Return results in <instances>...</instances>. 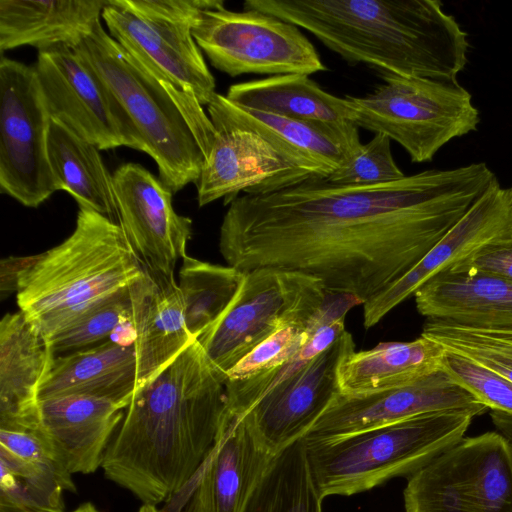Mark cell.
Returning <instances> with one entry per match:
<instances>
[{"label":"cell","instance_id":"cell-11","mask_svg":"<svg viewBox=\"0 0 512 512\" xmlns=\"http://www.w3.org/2000/svg\"><path fill=\"white\" fill-rule=\"evenodd\" d=\"M0 190L36 208L54 192L48 157L51 114L34 66L1 57Z\"/></svg>","mask_w":512,"mask_h":512},{"label":"cell","instance_id":"cell-6","mask_svg":"<svg viewBox=\"0 0 512 512\" xmlns=\"http://www.w3.org/2000/svg\"><path fill=\"white\" fill-rule=\"evenodd\" d=\"M120 105L156 163L160 180L177 193L196 183L204 155L190 121L166 88L99 22L76 47Z\"/></svg>","mask_w":512,"mask_h":512},{"label":"cell","instance_id":"cell-38","mask_svg":"<svg viewBox=\"0 0 512 512\" xmlns=\"http://www.w3.org/2000/svg\"><path fill=\"white\" fill-rule=\"evenodd\" d=\"M458 264L470 266L512 281V235L487 245Z\"/></svg>","mask_w":512,"mask_h":512},{"label":"cell","instance_id":"cell-14","mask_svg":"<svg viewBox=\"0 0 512 512\" xmlns=\"http://www.w3.org/2000/svg\"><path fill=\"white\" fill-rule=\"evenodd\" d=\"M487 410L441 367L406 385L365 394L338 393L302 438L323 441L424 414L467 411L478 416Z\"/></svg>","mask_w":512,"mask_h":512},{"label":"cell","instance_id":"cell-15","mask_svg":"<svg viewBox=\"0 0 512 512\" xmlns=\"http://www.w3.org/2000/svg\"><path fill=\"white\" fill-rule=\"evenodd\" d=\"M354 351L352 335L345 330L326 350L268 392L240 419L256 440L275 455L302 438L341 392L339 366Z\"/></svg>","mask_w":512,"mask_h":512},{"label":"cell","instance_id":"cell-2","mask_svg":"<svg viewBox=\"0 0 512 512\" xmlns=\"http://www.w3.org/2000/svg\"><path fill=\"white\" fill-rule=\"evenodd\" d=\"M224 380L194 341L139 386L101 465L143 504H163L213 447L225 411Z\"/></svg>","mask_w":512,"mask_h":512},{"label":"cell","instance_id":"cell-42","mask_svg":"<svg viewBox=\"0 0 512 512\" xmlns=\"http://www.w3.org/2000/svg\"><path fill=\"white\" fill-rule=\"evenodd\" d=\"M138 512H160L157 506L143 504Z\"/></svg>","mask_w":512,"mask_h":512},{"label":"cell","instance_id":"cell-13","mask_svg":"<svg viewBox=\"0 0 512 512\" xmlns=\"http://www.w3.org/2000/svg\"><path fill=\"white\" fill-rule=\"evenodd\" d=\"M102 19L109 35L175 99L182 94L207 106L217 93L192 28L198 19L137 14L108 0Z\"/></svg>","mask_w":512,"mask_h":512},{"label":"cell","instance_id":"cell-39","mask_svg":"<svg viewBox=\"0 0 512 512\" xmlns=\"http://www.w3.org/2000/svg\"><path fill=\"white\" fill-rule=\"evenodd\" d=\"M29 257H9L1 260V294L17 291V282L21 271L27 266Z\"/></svg>","mask_w":512,"mask_h":512},{"label":"cell","instance_id":"cell-12","mask_svg":"<svg viewBox=\"0 0 512 512\" xmlns=\"http://www.w3.org/2000/svg\"><path fill=\"white\" fill-rule=\"evenodd\" d=\"M34 67L52 118L99 150L144 152L128 116L76 47L39 51Z\"/></svg>","mask_w":512,"mask_h":512},{"label":"cell","instance_id":"cell-34","mask_svg":"<svg viewBox=\"0 0 512 512\" xmlns=\"http://www.w3.org/2000/svg\"><path fill=\"white\" fill-rule=\"evenodd\" d=\"M421 335L512 381V327H467L427 319Z\"/></svg>","mask_w":512,"mask_h":512},{"label":"cell","instance_id":"cell-32","mask_svg":"<svg viewBox=\"0 0 512 512\" xmlns=\"http://www.w3.org/2000/svg\"><path fill=\"white\" fill-rule=\"evenodd\" d=\"M244 272L231 266L182 258L178 288L187 329L197 340L224 313L236 295Z\"/></svg>","mask_w":512,"mask_h":512},{"label":"cell","instance_id":"cell-4","mask_svg":"<svg viewBox=\"0 0 512 512\" xmlns=\"http://www.w3.org/2000/svg\"><path fill=\"white\" fill-rule=\"evenodd\" d=\"M120 225L79 207L75 229L59 245L31 256L17 282L19 310L51 340L142 272Z\"/></svg>","mask_w":512,"mask_h":512},{"label":"cell","instance_id":"cell-10","mask_svg":"<svg viewBox=\"0 0 512 512\" xmlns=\"http://www.w3.org/2000/svg\"><path fill=\"white\" fill-rule=\"evenodd\" d=\"M192 34L211 65L231 77L310 76L327 70L299 27L258 10L236 12L225 7L204 10Z\"/></svg>","mask_w":512,"mask_h":512},{"label":"cell","instance_id":"cell-22","mask_svg":"<svg viewBox=\"0 0 512 512\" xmlns=\"http://www.w3.org/2000/svg\"><path fill=\"white\" fill-rule=\"evenodd\" d=\"M55 354L22 311L0 322V429L39 428L40 391Z\"/></svg>","mask_w":512,"mask_h":512},{"label":"cell","instance_id":"cell-28","mask_svg":"<svg viewBox=\"0 0 512 512\" xmlns=\"http://www.w3.org/2000/svg\"><path fill=\"white\" fill-rule=\"evenodd\" d=\"M445 352L441 344L423 335L354 351L339 366L340 391L356 395L409 384L441 368Z\"/></svg>","mask_w":512,"mask_h":512},{"label":"cell","instance_id":"cell-35","mask_svg":"<svg viewBox=\"0 0 512 512\" xmlns=\"http://www.w3.org/2000/svg\"><path fill=\"white\" fill-rule=\"evenodd\" d=\"M128 287L114 293L51 340L55 356L86 349L108 338L124 321L130 322Z\"/></svg>","mask_w":512,"mask_h":512},{"label":"cell","instance_id":"cell-36","mask_svg":"<svg viewBox=\"0 0 512 512\" xmlns=\"http://www.w3.org/2000/svg\"><path fill=\"white\" fill-rule=\"evenodd\" d=\"M404 176L393 158L391 139L378 133L326 179L337 184L371 185L396 181Z\"/></svg>","mask_w":512,"mask_h":512},{"label":"cell","instance_id":"cell-24","mask_svg":"<svg viewBox=\"0 0 512 512\" xmlns=\"http://www.w3.org/2000/svg\"><path fill=\"white\" fill-rule=\"evenodd\" d=\"M428 320L467 327H512V281L457 264L429 279L414 294Z\"/></svg>","mask_w":512,"mask_h":512},{"label":"cell","instance_id":"cell-9","mask_svg":"<svg viewBox=\"0 0 512 512\" xmlns=\"http://www.w3.org/2000/svg\"><path fill=\"white\" fill-rule=\"evenodd\" d=\"M407 479L405 512H512V445L498 431L464 437Z\"/></svg>","mask_w":512,"mask_h":512},{"label":"cell","instance_id":"cell-33","mask_svg":"<svg viewBox=\"0 0 512 512\" xmlns=\"http://www.w3.org/2000/svg\"><path fill=\"white\" fill-rule=\"evenodd\" d=\"M345 317L323 325L290 360L271 370L243 379H226L225 411L227 419H240L268 392L297 374L326 350L346 330Z\"/></svg>","mask_w":512,"mask_h":512},{"label":"cell","instance_id":"cell-17","mask_svg":"<svg viewBox=\"0 0 512 512\" xmlns=\"http://www.w3.org/2000/svg\"><path fill=\"white\" fill-rule=\"evenodd\" d=\"M113 184L119 225L141 262L173 273L186 255L192 220L176 213L172 191L138 163L120 165Z\"/></svg>","mask_w":512,"mask_h":512},{"label":"cell","instance_id":"cell-43","mask_svg":"<svg viewBox=\"0 0 512 512\" xmlns=\"http://www.w3.org/2000/svg\"><path fill=\"white\" fill-rule=\"evenodd\" d=\"M509 190V193H510V196H511V199H512V186L508 188Z\"/></svg>","mask_w":512,"mask_h":512},{"label":"cell","instance_id":"cell-40","mask_svg":"<svg viewBox=\"0 0 512 512\" xmlns=\"http://www.w3.org/2000/svg\"><path fill=\"white\" fill-rule=\"evenodd\" d=\"M490 416L496 431L501 433L509 442L512 443V415L496 410H490Z\"/></svg>","mask_w":512,"mask_h":512},{"label":"cell","instance_id":"cell-29","mask_svg":"<svg viewBox=\"0 0 512 512\" xmlns=\"http://www.w3.org/2000/svg\"><path fill=\"white\" fill-rule=\"evenodd\" d=\"M99 151L65 124L51 118L48 157L55 190L67 192L79 207L94 210L119 225L113 174Z\"/></svg>","mask_w":512,"mask_h":512},{"label":"cell","instance_id":"cell-41","mask_svg":"<svg viewBox=\"0 0 512 512\" xmlns=\"http://www.w3.org/2000/svg\"><path fill=\"white\" fill-rule=\"evenodd\" d=\"M71 512H101V511L98 510V508L95 505H93L91 502H86Z\"/></svg>","mask_w":512,"mask_h":512},{"label":"cell","instance_id":"cell-18","mask_svg":"<svg viewBox=\"0 0 512 512\" xmlns=\"http://www.w3.org/2000/svg\"><path fill=\"white\" fill-rule=\"evenodd\" d=\"M512 235V199L497 177L459 221L404 276L363 304V324L375 326L438 273Z\"/></svg>","mask_w":512,"mask_h":512},{"label":"cell","instance_id":"cell-37","mask_svg":"<svg viewBox=\"0 0 512 512\" xmlns=\"http://www.w3.org/2000/svg\"><path fill=\"white\" fill-rule=\"evenodd\" d=\"M442 367L489 410L512 415V381L470 359L447 351Z\"/></svg>","mask_w":512,"mask_h":512},{"label":"cell","instance_id":"cell-30","mask_svg":"<svg viewBox=\"0 0 512 512\" xmlns=\"http://www.w3.org/2000/svg\"><path fill=\"white\" fill-rule=\"evenodd\" d=\"M54 457L27 459L0 448V512H63L64 492H76Z\"/></svg>","mask_w":512,"mask_h":512},{"label":"cell","instance_id":"cell-23","mask_svg":"<svg viewBox=\"0 0 512 512\" xmlns=\"http://www.w3.org/2000/svg\"><path fill=\"white\" fill-rule=\"evenodd\" d=\"M124 409L93 397L44 399L39 407V431L71 474H91L101 467Z\"/></svg>","mask_w":512,"mask_h":512},{"label":"cell","instance_id":"cell-8","mask_svg":"<svg viewBox=\"0 0 512 512\" xmlns=\"http://www.w3.org/2000/svg\"><path fill=\"white\" fill-rule=\"evenodd\" d=\"M328 296L320 280L300 272L275 268L244 272L229 306L196 341L225 382L227 373L272 334L312 322Z\"/></svg>","mask_w":512,"mask_h":512},{"label":"cell","instance_id":"cell-1","mask_svg":"<svg viewBox=\"0 0 512 512\" xmlns=\"http://www.w3.org/2000/svg\"><path fill=\"white\" fill-rule=\"evenodd\" d=\"M495 178L480 162L371 185L311 176L238 195L220 226V253L242 272H300L364 304L412 269Z\"/></svg>","mask_w":512,"mask_h":512},{"label":"cell","instance_id":"cell-44","mask_svg":"<svg viewBox=\"0 0 512 512\" xmlns=\"http://www.w3.org/2000/svg\"><path fill=\"white\" fill-rule=\"evenodd\" d=\"M510 444L512 445V443L510 442Z\"/></svg>","mask_w":512,"mask_h":512},{"label":"cell","instance_id":"cell-7","mask_svg":"<svg viewBox=\"0 0 512 512\" xmlns=\"http://www.w3.org/2000/svg\"><path fill=\"white\" fill-rule=\"evenodd\" d=\"M383 83L361 97L344 98L348 121L396 141L413 163L431 161L454 138L480 123L472 95L457 80L381 72Z\"/></svg>","mask_w":512,"mask_h":512},{"label":"cell","instance_id":"cell-31","mask_svg":"<svg viewBox=\"0 0 512 512\" xmlns=\"http://www.w3.org/2000/svg\"><path fill=\"white\" fill-rule=\"evenodd\" d=\"M322 500L300 438L274 455L243 512H322Z\"/></svg>","mask_w":512,"mask_h":512},{"label":"cell","instance_id":"cell-20","mask_svg":"<svg viewBox=\"0 0 512 512\" xmlns=\"http://www.w3.org/2000/svg\"><path fill=\"white\" fill-rule=\"evenodd\" d=\"M207 111L212 123L259 134L311 175L327 177L362 145L359 135L240 106L219 93L213 96Z\"/></svg>","mask_w":512,"mask_h":512},{"label":"cell","instance_id":"cell-5","mask_svg":"<svg viewBox=\"0 0 512 512\" xmlns=\"http://www.w3.org/2000/svg\"><path fill=\"white\" fill-rule=\"evenodd\" d=\"M474 417L467 411L430 413L329 440H304L318 494L351 496L408 478L460 442Z\"/></svg>","mask_w":512,"mask_h":512},{"label":"cell","instance_id":"cell-19","mask_svg":"<svg viewBox=\"0 0 512 512\" xmlns=\"http://www.w3.org/2000/svg\"><path fill=\"white\" fill-rule=\"evenodd\" d=\"M213 145L197 182L198 205L220 198L224 204L243 194H264L294 185L311 175L291 162L259 134L213 123Z\"/></svg>","mask_w":512,"mask_h":512},{"label":"cell","instance_id":"cell-16","mask_svg":"<svg viewBox=\"0 0 512 512\" xmlns=\"http://www.w3.org/2000/svg\"><path fill=\"white\" fill-rule=\"evenodd\" d=\"M274 454L241 419L222 418L216 441L190 479L160 512H243Z\"/></svg>","mask_w":512,"mask_h":512},{"label":"cell","instance_id":"cell-21","mask_svg":"<svg viewBox=\"0 0 512 512\" xmlns=\"http://www.w3.org/2000/svg\"><path fill=\"white\" fill-rule=\"evenodd\" d=\"M137 360V386L157 375L196 341L189 333L182 297L173 273L143 264L128 286Z\"/></svg>","mask_w":512,"mask_h":512},{"label":"cell","instance_id":"cell-25","mask_svg":"<svg viewBox=\"0 0 512 512\" xmlns=\"http://www.w3.org/2000/svg\"><path fill=\"white\" fill-rule=\"evenodd\" d=\"M108 0H0V49L77 47L100 22Z\"/></svg>","mask_w":512,"mask_h":512},{"label":"cell","instance_id":"cell-3","mask_svg":"<svg viewBox=\"0 0 512 512\" xmlns=\"http://www.w3.org/2000/svg\"><path fill=\"white\" fill-rule=\"evenodd\" d=\"M315 36L349 64L406 77L457 80L467 33L439 0H246Z\"/></svg>","mask_w":512,"mask_h":512},{"label":"cell","instance_id":"cell-26","mask_svg":"<svg viewBox=\"0 0 512 512\" xmlns=\"http://www.w3.org/2000/svg\"><path fill=\"white\" fill-rule=\"evenodd\" d=\"M137 386L133 344L113 340L55 356L41 387L40 401L64 396L109 400L127 408Z\"/></svg>","mask_w":512,"mask_h":512},{"label":"cell","instance_id":"cell-27","mask_svg":"<svg viewBox=\"0 0 512 512\" xmlns=\"http://www.w3.org/2000/svg\"><path fill=\"white\" fill-rule=\"evenodd\" d=\"M225 96L240 106L359 135V128L347 119L344 98L328 93L306 74L236 83Z\"/></svg>","mask_w":512,"mask_h":512}]
</instances>
